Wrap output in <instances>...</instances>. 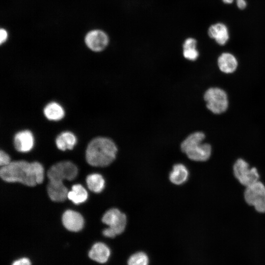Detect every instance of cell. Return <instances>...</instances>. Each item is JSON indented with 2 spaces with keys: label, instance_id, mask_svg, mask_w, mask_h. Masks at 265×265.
<instances>
[{
  "label": "cell",
  "instance_id": "obj_1",
  "mask_svg": "<svg viewBox=\"0 0 265 265\" xmlns=\"http://www.w3.org/2000/svg\"><path fill=\"white\" fill-rule=\"evenodd\" d=\"M0 176L6 182H18L28 186H34L42 183L44 168L37 161H14L1 167Z\"/></svg>",
  "mask_w": 265,
  "mask_h": 265
},
{
  "label": "cell",
  "instance_id": "obj_2",
  "mask_svg": "<svg viewBox=\"0 0 265 265\" xmlns=\"http://www.w3.org/2000/svg\"><path fill=\"white\" fill-rule=\"evenodd\" d=\"M117 152V146L111 139L98 137L88 144L85 157L89 164L96 167H105L113 162Z\"/></svg>",
  "mask_w": 265,
  "mask_h": 265
},
{
  "label": "cell",
  "instance_id": "obj_3",
  "mask_svg": "<svg viewBox=\"0 0 265 265\" xmlns=\"http://www.w3.org/2000/svg\"><path fill=\"white\" fill-rule=\"evenodd\" d=\"M205 137V134L201 132L191 133L182 142L181 150L192 160H207L211 156L212 147L209 144L203 143Z\"/></svg>",
  "mask_w": 265,
  "mask_h": 265
},
{
  "label": "cell",
  "instance_id": "obj_4",
  "mask_svg": "<svg viewBox=\"0 0 265 265\" xmlns=\"http://www.w3.org/2000/svg\"><path fill=\"white\" fill-rule=\"evenodd\" d=\"M204 99L208 109L214 114L224 112L229 106L226 92L219 87H211L204 93Z\"/></svg>",
  "mask_w": 265,
  "mask_h": 265
},
{
  "label": "cell",
  "instance_id": "obj_5",
  "mask_svg": "<svg viewBox=\"0 0 265 265\" xmlns=\"http://www.w3.org/2000/svg\"><path fill=\"white\" fill-rule=\"evenodd\" d=\"M78 173V168L73 163L63 161L52 166L48 171L47 176L50 181L63 182L64 180H74Z\"/></svg>",
  "mask_w": 265,
  "mask_h": 265
},
{
  "label": "cell",
  "instance_id": "obj_6",
  "mask_svg": "<svg viewBox=\"0 0 265 265\" xmlns=\"http://www.w3.org/2000/svg\"><path fill=\"white\" fill-rule=\"evenodd\" d=\"M244 198L250 205L254 207L259 212H265V186L259 181L246 187Z\"/></svg>",
  "mask_w": 265,
  "mask_h": 265
},
{
  "label": "cell",
  "instance_id": "obj_7",
  "mask_svg": "<svg viewBox=\"0 0 265 265\" xmlns=\"http://www.w3.org/2000/svg\"><path fill=\"white\" fill-rule=\"evenodd\" d=\"M235 177L242 185L247 187L258 181L259 175L256 168H250L243 159H238L233 167Z\"/></svg>",
  "mask_w": 265,
  "mask_h": 265
},
{
  "label": "cell",
  "instance_id": "obj_8",
  "mask_svg": "<svg viewBox=\"0 0 265 265\" xmlns=\"http://www.w3.org/2000/svg\"><path fill=\"white\" fill-rule=\"evenodd\" d=\"M102 221L108 225V227L117 235L125 230L127 224V217L125 213L118 209L112 208L105 213Z\"/></svg>",
  "mask_w": 265,
  "mask_h": 265
},
{
  "label": "cell",
  "instance_id": "obj_9",
  "mask_svg": "<svg viewBox=\"0 0 265 265\" xmlns=\"http://www.w3.org/2000/svg\"><path fill=\"white\" fill-rule=\"evenodd\" d=\"M84 40L86 46L94 52L102 51L109 43V38L107 34L100 29L90 31L86 35Z\"/></svg>",
  "mask_w": 265,
  "mask_h": 265
},
{
  "label": "cell",
  "instance_id": "obj_10",
  "mask_svg": "<svg viewBox=\"0 0 265 265\" xmlns=\"http://www.w3.org/2000/svg\"><path fill=\"white\" fill-rule=\"evenodd\" d=\"M62 222L64 227L72 232L81 230L84 225L82 216L76 211L68 210L63 214Z\"/></svg>",
  "mask_w": 265,
  "mask_h": 265
},
{
  "label": "cell",
  "instance_id": "obj_11",
  "mask_svg": "<svg viewBox=\"0 0 265 265\" xmlns=\"http://www.w3.org/2000/svg\"><path fill=\"white\" fill-rule=\"evenodd\" d=\"M209 36L220 46L225 45L229 41L230 34L227 26L221 22L211 25L208 28Z\"/></svg>",
  "mask_w": 265,
  "mask_h": 265
},
{
  "label": "cell",
  "instance_id": "obj_12",
  "mask_svg": "<svg viewBox=\"0 0 265 265\" xmlns=\"http://www.w3.org/2000/svg\"><path fill=\"white\" fill-rule=\"evenodd\" d=\"M15 149L20 152H27L30 151L34 145V137L32 133L28 130L17 132L14 138Z\"/></svg>",
  "mask_w": 265,
  "mask_h": 265
},
{
  "label": "cell",
  "instance_id": "obj_13",
  "mask_svg": "<svg viewBox=\"0 0 265 265\" xmlns=\"http://www.w3.org/2000/svg\"><path fill=\"white\" fill-rule=\"evenodd\" d=\"M47 192L52 201L63 202L67 197L69 191L62 182L50 181L47 186Z\"/></svg>",
  "mask_w": 265,
  "mask_h": 265
},
{
  "label": "cell",
  "instance_id": "obj_14",
  "mask_svg": "<svg viewBox=\"0 0 265 265\" xmlns=\"http://www.w3.org/2000/svg\"><path fill=\"white\" fill-rule=\"evenodd\" d=\"M217 65L222 72L231 74L236 70L238 62L234 54L230 53L224 52L218 57Z\"/></svg>",
  "mask_w": 265,
  "mask_h": 265
},
{
  "label": "cell",
  "instance_id": "obj_15",
  "mask_svg": "<svg viewBox=\"0 0 265 265\" xmlns=\"http://www.w3.org/2000/svg\"><path fill=\"white\" fill-rule=\"evenodd\" d=\"M110 255L109 248L106 244L102 242L95 243L88 253V256L91 259L99 263H106Z\"/></svg>",
  "mask_w": 265,
  "mask_h": 265
},
{
  "label": "cell",
  "instance_id": "obj_16",
  "mask_svg": "<svg viewBox=\"0 0 265 265\" xmlns=\"http://www.w3.org/2000/svg\"><path fill=\"white\" fill-rule=\"evenodd\" d=\"M188 177V171L182 163L175 164L169 176L170 181L174 184L180 185L185 183Z\"/></svg>",
  "mask_w": 265,
  "mask_h": 265
},
{
  "label": "cell",
  "instance_id": "obj_17",
  "mask_svg": "<svg viewBox=\"0 0 265 265\" xmlns=\"http://www.w3.org/2000/svg\"><path fill=\"white\" fill-rule=\"evenodd\" d=\"M76 142V137L70 132H62L57 136L55 140L57 147L61 151L72 149Z\"/></svg>",
  "mask_w": 265,
  "mask_h": 265
},
{
  "label": "cell",
  "instance_id": "obj_18",
  "mask_svg": "<svg viewBox=\"0 0 265 265\" xmlns=\"http://www.w3.org/2000/svg\"><path fill=\"white\" fill-rule=\"evenodd\" d=\"M87 197V191L80 184L73 185L71 190L68 192L67 195V198L75 204H80L84 202Z\"/></svg>",
  "mask_w": 265,
  "mask_h": 265
},
{
  "label": "cell",
  "instance_id": "obj_19",
  "mask_svg": "<svg viewBox=\"0 0 265 265\" xmlns=\"http://www.w3.org/2000/svg\"><path fill=\"white\" fill-rule=\"evenodd\" d=\"M44 114L49 120L58 121L63 117L64 111L62 107L58 103L51 102L44 108Z\"/></svg>",
  "mask_w": 265,
  "mask_h": 265
},
{
  "label": "cell",
  "instance_id": "obj_20",
  "mask_svg": "<svg viewBox=\"0 0 265 265\" xmlns=\"http://www.w3.org/2000/svg\"><path fill=\"white\" fill-rule=\"evenodd\" d=\"M86 182L88 188L95 193L101 192L105 187V179L100 174L93 173L88 175Z\"/></svg>",
  "mask_w": 265,
  "mask_h": 265
},
{
  "label": "cell",
  "instance_id": "obj_21",
  "mask_svg": "<svg viewBox=\"0 0 265 265\" xmlns=\"http://www.w3.org/2000/svg\"><path fill=\"white\" fill-rule=\"evenodd\" d=\"M148 264L147 255L142 252L132 255L128 261V265H148Z\"/></svg>",
  "mask_w": 265,
  "mask_h": 265
},
{
  "label": "cell",
  "instance_id": "obj_22",
  "mask_svg": "<svg viewBox=\"0 0 265 265\" xmlns=\"http://www.w3.org/2000/svg\"><path fill=\"white\" fill-rule=\"evenodd\" d=\"M197 47H188L183 48V54L185 58L190 61H194L197 59L199 53Z\"/></svg>",
  "mask_w": 265,
  "mask_h": 265
},
{
  "label": "cell",
  "instance_id": "obj_23",
  "mask_svg": "<svg viewBox=\"0 0 265 265\" xmlns=\"http://www.w3.org/2000/svg\"><path fill=\"white\" fill-rule=\"evenodd\" d=\"M10 158L4 151L0 152V165L1 167L6 166L11 162Z\"/></svg>",
  "mask_w": 265,
  "mask_h": 265
},
{
  "label": "cell",
  "instance_id": "obj_24",
  "mask_svg": "<svg viewBox=\"0 0 265 265\" xmlns=\"http://www.w3.org/2000/svg\"><path fill=\"white\" fill-rule=\"evenodd\" d=\"M12 265H31V263L28 259L22 258L14 261Z\"/></svg>",
  "mask_w": 265,
  "mask_h": 265
},
{
  "label": "cell",
  "instance_id": "obj_25",
  "mask_svg": "<svg viewBox=\"0 0 265 265\" xmlns=\"http://www.w3.org/2000/svg\"><path fill=\"white\" fill-rule=\"evenodd\" d=\"M103 234L105 237L110 238H113L116 236L114 232L109 227L105 229Z\"/></svg>",
  "mask_w": 265,
  "mask_h": 265
},
{
  "label": "cell",
  "instance_id": "obj_26",
  "mask_svg": "<svg viewBox=\"0 0 265 265\" xmlns=\"http://www.w3.org/2000/svg\"><path fill=\"white\" fill-rule=\"evenodd\" d=\"M237 7L240 10H244L247 6L246 0H235Z\"/></svg>",
  "mask_w": 265,
  "mask_h": 265
},
{
  "label": "cell",
  "instance_id": "obj_27",
  "mask_svg": "<svg viewBox=\"0 0 265 265\" xmlns=\"http://www.w3.org/2000/svg\"><path fill=\"white\" fill-rule=\"evenodd\" d=\"M0 44H1L5 42L6 40H7V38L8 37V34H7V31L5 29L1 28L0 30Z\"/></svg>",
  "mask_w": 265,
  "mask_h": 265
},
{
  "label": "cell",
  "instance_id": "obj_28",
  "mask_svg": "<svg viewBox=\"0 0 265 265\" xmlns=\"http://www.w3.org/2000/svg\"><path fill=\"white\" fill-rule=\"evenodd\" d=\"M222 2L225 4H232L235 0H221Z\"/></svg>",
  "mask_w": 265,
  "mask_h": 265
}]
</instances>
